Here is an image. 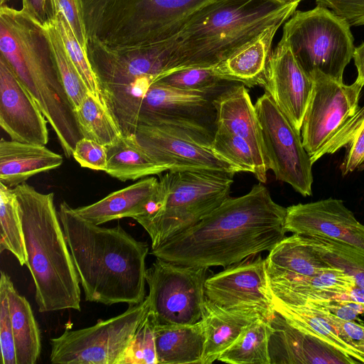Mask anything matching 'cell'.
Here are the masks:
<instances>
[{"label": "cell", "mask_w": 364, "mask_h": 364, "mask_svg": "<svg viewBox=\"0 0 364 364\" xmlns=\"http://www.w3.org/2000/svg\"><path fill=\"white\" fill-rule=\"evenodd\" d=\"M287 208L277 203L261 183L246 194L228 197L198 223L151 254L182 265L227 267L262 252L284 237Z\"/></svg>", "instance_id": "1"}, {"label": "cell", "mask_w": 364, "mask_h": 364, "mask_svg": "<svg viewBox=\"0 0 364 364\" xmlns=\"http://www.w3.org/2000/svg\"><path fill=\"white\" fill-rule=\"evenodd\" d=\"M58 213L86 301L108 306L142 302L147 242L120 225L105 228L87 221L65 201Z\"/></svg>", "instance_id": "2"}, {"label": "cell", "mask_w": 364, "mask_h": 364, "mask_svg": "<svg viewBox=\"0 0 364 364\" xmlns=\"http://www.w3.org/2000/svg\"><path fill=\"white\" fill-rule=\"evenodd\" d=\"M228 0H79L87 38L109 55L167 43L186 26Z\"/></svg>", "instance_id": "3"}, {"label": "cell", "mask_w": 364, "mask_h": 364, "mask_svg": "<svg viewBox=\"0 0 364 364\" xmlns=\"http://www.w3.org/2000/svg\"><path fill=\"white\" fill-rule=\"evenodd\" d=\"M1 55L55 132L65 156L83 138L43 23L24 9H0Z\"/></svg>", "instance_id": "4"}, {"label": "cell", "mask_w": 364, "mask_h": 364, "mask_svg": "<svg viewBox=\"0 0 364 364\" xmlns=\"http://www.w3.org/2000/svg\"><path fill=\"white\" fill-rule=\"evenodd\" d=\"M13 190L38 311H80V282L54 205V193H42L26 182Z\"/></svg>", "instance_id": "5"}, {"label": "cell", "mask_w": 364, "mask_h": 364, "mask_svg": "<svg viewBox=\"0 0 364 364\" xmlns=\"http://www.w3.org/2000/svg\"><path fill=\"white\" fill-rule=\"evenodd\" d=\"M298 5L274 0L225 1L186 26L167 43L166 75L188 68L214 67L269 26L286 22Z\"/></svg>", "instance_id": "6"}, {"label": "cell", "mask_w": 364, "mask_h": 364, "mask_svg": "<svg viewBox=\"0 0 364 364\" xmlns=\"http://www.w3.org/2000/svg\"><path fill=\"white\" fill-rule=\"evenodd\" d=\"M234 175L220 171L180 170L160 176V208L136 220L149 234L151 249L192 227L230 197Z\"/></svg>", "instance_id": "7"}, {"label": "cell", "mask_w": 364, "mask_h": 364, "mask_svg": "<svg viewBox=\"0 0 364 364\" xmlns=\"http://www.w3.org/2000/svg\"><path fill=\"white\" fill-rule=\"evenodd\" d=\"M349 24L329 9L296 11L285 22L282 41L311 77L320 73L339 82L353 58V36Z\"/></svg>", "instance_id": "8"}, {"label": "cell", "mask_w": 364, "mask_h": 364, "mask_svg": "<svg viewBox=\"0 0 364 364\" xmlns=\"http://www.w3.org/2000/svg\"><path fill=\"white\" fill-rule=\"evenodd\" d=\"M147 296L121 314L94 326L65 329L50 339V360L55 364H120L139 322L149 311Z\"/></svg>", "instance_id": "9"}, {"label": "cell", "mask_w": 364, "mask_h": 364, "mask_svg": "<svg viewBox=\"0 0 364 364\" xmlns=\"http://www.w3.org/2000/svg\"><path fill=\"white\" fill-rule=\"evenodd\" d=\"M208 269L156 257L146 270V296L156 326L191 325L202 319Z\"/></svg>", "instance_id": "10"}, {"label": "cell", "mask_w": 364, "mask_h": 364, "mask_svg": "<svg viewBox=\"0 0 364 364\" xmlns=\"http://www.w3.org/2000/svg\"><path fill=\"white\" fill-rule=\"evenodd\" d=\"M216 98L156 82L142 100L139 124L162 127L210 149L216 129Z\"/></svg>", "instance_id": "11"}, {"label": "cell", "mask_w": 364, "mask_h": 364, "mask_svg": "<svg viewBox=\"0 0 364 364\" xmlns=\"http://www.w3.org/2000/svg\"><path fill=\"white\" fill-rule=\"evenodd\" d=\"M260 127L264 163L279 181L290 185L301 196L312 195L313 162L301 133L279 109L267 92L255 104Z\"/></svg>", "instance_id": "12"}, {"label": "cell", "mask_w": 364, "mask_h": 364, "mask_svg": "<svg viewBox=\"0 0 364 364\" xmlns=\"http://www.w3.org/2000/svg\"><path fill=\"white\" fill-rule=\"evenodd\" d=\"M314 85L301 127L303 145L311 159L359 109L363 87L346 85L320 73L311 75Z\"/></svg>", "instance_id": "13"}, {"label": "cell", "mask_w": 364, "mask_h": 364, "mask_svg": "<svg viewBox=\"0 0 364 364\" xmlns=\"http://www.w3.org/2000/svg\"><path fill=\"white\" fill-rule=\"evenodd\" d=\"M255 256L207 277L205 296L212 303L224 308L255 309L271 320L275 311L268 284L266 259L260 254Z\"/></svg>", "instance_id": "14"}, {"label": "cell", "mask_w": 364, "mask_h": 364, "mask_svg": "<svg viewBox=\"0 0 364 364\" xmlns=\"http://www.w3.org/2000/svg\"><path fill=\"white\" fill-rule=\"evenodd\" d=\"M284 228L293 234L325 237L364 250V225L339 199L287 207Z\"/></svg>", "instance_id": "15"}, {"label": "cell", "mask_w": 364, "mask_h": 364, "mask_svg": "<svg viewBox=\"0 0 364 364\" xmlns=\"http://www.w3.org/2000/svg\"><path fill=\"white\" fill-rule=\"evenodd\" d=\"M314 85L313 78L280 40L270 54L262 87L300 133Z\"/></svg>", "instance_id": "16"}, {"label": "cell", "mask_w": 364, "mask_h": 364, "mask_svg": "<svg viewBox=\"0 0 364 364\" xmlns=\"http://www.w3.org/2000/svg\"><path fill=\"white\" fill-rule=\"evenodd\" d=\"M141 149L168 171L212 170L236 173L233 166L213 151L159 126L139 124L135 132Z\"/></svg>", "instance_id": "17"}, {"label": "cell", "mask_w": 364, "mask_h": 364, "mask_svg": "<svg viewBox=\"0 0 364 364\" xmlns=\"http://www.w3.org/2000/svg\"><path fill=\"white\" fill-rule=\"evenodd\" d=\"M47 119L3 56L0 57V126L12 140L46 145Z\"/></svg>", "instance_id": "18"}, {"label": "cell", "mask_w": 364, "mask_h": 364, "mask_svg": "<svg viewBox=\"0 0 364 364\" xmlns=\"http://www.w3.org/2000/svg\"><path fill=\"white\" fill-rule=\"evenodd\" d=\"M269 350L271 364H355L357 360L290 325L275 312Z\"/></svg>", "instance_id": "19"}, {"label": "cell", "mask_w": 364, "mask_h": 364, "mask_svg": "<svg viewBox=\"0 0 364 364\" xmlns=\"http://www.w3.org/2000/svg\"><path fill=\"white\" fill-rule=\"evenodd\" d=\"M161 200L159 181L150 176L74 210L87 221L100 225L124 218L136 220L148 217L159 209Z\"/></svg>", "instance_id": "20"}, {"label": "cell", "mask_w": 364, "mask_h": 364, "mask_svg": "<svg viewBox=\"0 0 364 364\" xmlns=\"http://www.w3.org/2000/svg\"><path fill=\"white\" fill-rule=\"evenodd\" d=\"M216 127L236 134L250 146L262 173L267 177V167L260 127L255 105L252 103L245 85L237 83L215 100Z\"/></svg>", "instance_id": "21"}, {"label": "cell", "mask_w": 364, "mask_h": 364, "mask_svg": "<svg viewBox=\"0 0 364 364\" xmlns=\"http://www.w3.org/2000/svg\"><path fill=\"white\" fill-rule=\"evenodd\" d=\"M272 295L284 303L303 306L310 302L349 298L356 286L352 277L341 269L291 279H268Z\"/></svg>", "instance_id": "22"}, {"label": "cell", "mask_w": 364, "mask_h": 364, "mask_svg": "<svg viewBox=\"0 0 364 364\" xmlns=\"http://www.w3.org/2000/svg\"><path fill=\"white\" fill-rule=\"evenodd\" d=\"M259 318H266L255 309H227L205 298L201 319L205 332L202 364H211L218 360V357L237 340L244 329Z\"/></svg>", "instance_id": "23"}, {"label": "cell", "mask_w": 364, "mask_h": 364, "mask_svg": "<svg viewBox=\"0 0 364 364\" xmlns=\"http://www.w3.org/2000/svg\"><path fill=\"white\" fill-rule=\"evenodd\" d=\"M62 155L45 145L15 140L0 141V183L14 188L42 172L59 168Z\"/></svg>", "instance_id": "24"}, {"label": "cell", "mask_w": 364, "mask_h": 364, "mask_svg": "<svg viewBox=\"0 0 364 364\" xmlns=\"http://www.w3.org/2000/svg\"><path fill=\"white\" fill-rule=\"evenodd\" d=\"M275 23L264 29L253 40L212 68L219 77L249 87L262 86L274 37L283 24Z\"/></svg>", "instance_id": "25"}, {"label": "cell", "mask_w": 364, "mask_h": 364, "mask_svg": "<svg viewBox=\"0 0 364 364\" xmlns=\"http://www.w3.org/2000/svg\"><path fill=\"white\" fill-rule=\"evenodd\" d=\"M265 259L268 279L314 276L338 269L323 259L305 237L298 234L284 237Z\"/></svg>", "instance_id": "26"}, {"label": "cell", "mask_w": 364, "mask_h": 364, "mask_svg": "<svg viewBox=\"0 0 364 364\" xmlns=\"http://www.w3.org/2000/svg\"><path fill=\"white\" fill-rule=\"evenodd\" d=\"M158 364H202L205 332L202 321L191 325L156 326Z\"/></svg>", "instance_id": "27"}, {"label": "cell", "mask_w": 364, "mask_h": 364, "mask_svg": "<svg viewBox=\"0 0 364 364\" xmlns=\"http://www.w3.org/2000/svg\"><path fill=\"white\" fill-rule=\"evenodd\" d=\"M8 294L10 316L15 343L16 364H34L41 350V332L26 297L18 294L10 277L1 272Z\"/></svg>", "instance_id": "28"}, {"label": "cell", "mask_w": 364, "mask_h": 364, "mask_svg": "<svg viewBox=\"0 0 364 364\" xmlns=\"http://www.w3.org/2000/svg\"><path fill=\"white\" fill-rule=\"evenodd\" d=\"M271 296L274 311L280 314L290 325L339 350L358 363H364V355L344 341L333 327L314 308L288 304L272 294Z\"/></svg>", "instance_id": "29"}, {"label": "cell", "mask_w": 364, "mask_h": 364, "mask_svg": "<svg viewBox=\"0 0 364 364\" xmlns=\"http://www.w3.org/2000/svg\"><path fill=\"white\" fill-rule=\"evenodd\" d=\"M107 151L105 172L123 182L160 175L168 171L147 155L138 144L135 135L123 136L118 142L107 147Z\"/></svg>", "instance_id": "30"}, {"label": "cell", "mask_w": 364, "mask_h": 364, "mask_svg": "<svg viewBox=\"0 0 364 364\" xmlns=\"http://www.w3.org/2000/svg\"><path fill=\"white\" fill-rule=\"evenodd\" d=\"M341 148L346 152L340 166L342 175L347 176L364 164V105L350 117L328 141L311 159L313 164L326 154Z\"/></svg>", "instance_id": "31"}, {"label": "cell", "mask_w": 364, "mask_h": 364, "mask_svg": "<svg viewBox=\"0 0 364 364\" xmlns=\"http://www.w3.org/2000/svg\"><path fill=\"white\" fill-rule=\"evenodd\" d=\"M271 320L259 318L247 326L218 360L231 364H271L269 343Z\"/></svg>", "instance_id": "32"}, {"label": "cell", "mask_w": 364, "mask_h": 364, "mask_svg": "<svg viewBox=\"0 0 364 364\" xmlns=\"http://www.w3.org/2000/svg\"><path fill=\"white\" fill-rule=\"evenodd\" d=\"M74 113L84 138L109 147L118 142L124 136L107 107L90 92L74 109Z\"/></svg>", "instance_id": "33"}, {"label": "cell", "mask_w": 364, "mask_h": 364, "mask_svg": "<svg viewBox=\"0 0 364 364\" xmlns=\"http://www.w3.org/2000/svg\"><path fill=\"white\" fill-rule=\"evenodd\" d=\"M302 236L323 259L352 277L356 285L364 289L363 249L325 237Z\"/></svg>", "instance_id": "34"}, {"label": "cell", "mask_w": 364, "mask_h": 364, "mask_svg": "<svg viewBox=\"0 0 364 364\" xmlns=\"http://www.w3.org/2000/svg\"><path fill=\"white\" fill-rule=\"evenodd\" d=\"M0 252H11L23 266L26 263L19 205L13 188L0 183Z\"/></svg>", "instance_id": "35"}, {"label": "cell", "mask_w": 364, "mask_h": 364, "mask_svg": "<svg viewBox=\"0 0 364 364\" xmlns=\"http://www.w3.org/2000/svg\"><path fill=\"white\" fill-rule=\"evenodd\" d=\"M210 149L220 159L233 166L237 173L250 172L260 183H266L267 177L262 173L252 149L243 138L216 127Z\"/></svg>", "instance_id": "36"}, {"label": "cell", "mask_w": 364, "mask_h": 364, "mask_svg": "<svg viewBox=\"0 0 364 364\" xmlns=\"http://www.w3.org/2000/svg\"><path fill=\"white\" fill-rule=\"evenodd\" d=\"M43 25L55 57L63 85L73 109H75L90 92L68 57L56 27L55 17Z\"/></svg>", "instance_id": "37"}, {"label": "cell", "mask_w": 364, "mask_h": 364, "mask_svg": "<svg viewBox=\"0 0 364 364\" xmlns=\"http://www.w3.org/2000/svg\"><path fill=\"white\" fill-rule=\"evenodd\" d=\"M157 82L188 92H199L218 97L238 83L218 77L212 68H193L172 73Z\"/></svg>", "instance_id": "38"}, {"label": "cell", "mask_w": 364, "mask_h": 364, "mask_svg": "<svg viewBox=\"0 0 364 364\" xmlns=\"http://www.w3.org/2000/svg\"><path fill=\"white\" fill-rule=\"evenodd\" d=\"M54 17L56 27L72 63L89 92L97 97L105 105L97 78L90 63L87 53L82 49L76 39L63 14L59 11H55Z\"/></svg>", "instance_id": "39"}, {"label": "cell", "mask_w": 364, "mask_h": 364, "mask_svg": "<svg viewBox=\"0 0 364 364\" xmlns=\"http://www.w3.org/2000/svg\"><path fill=\"white\" fill-rule=\"evenodd\" d=\"M155 323L149 311L136 327L120 364H158Z\"/></svg>", "instance_id": "40"}, {"label": "cell", "mask_w": 364, "mask_h": 364, "mask_svg": "<svg viewBox=\"0 0 364 364\" xmlns=\"http://www.w3.org/2000/svg\"><path fill=\"white\" fill-rule=\"evenodd\" d=\"M0 346L2 364H16L6 285L0 278Z\"/></svg>", "instance_id": "41"}, {"label": "cell", "mask_w": 364, "mask_h": 364, "mask_svg": "<svg viewBox=\"0 0 364 364\" xmlns=\"http://www.w3.org/2000/svg\"><path fill=\"white\" fill-rule=\"evenodd\" d=\"M72 156L83 168L104 171L107 169V147L94 140L84 137L78 140Z\"/></svg>", "instance_id": "42"}, {"label": "cell", "mask_w": 364, "mask_h": 364, "mask_svg": "<svg viewBox=\"0 0 364 364\" xmlns=\"http://www.w3.org/2000/svg\"><path fill=\"white\" fill-rule=\"evenodd\" d=\"M50 3L53 14L55 11L63 14L76 39L87 53V35L79 0H50Z\"/></svg>", "instance_id": "43"}, {"label": "cell", "mask_w": 364, "mask_h": 364, "mask_svg": "<svg viewBox=\"0 0 364 364\" xmlns=\"http://www.w3.org/2000/svg\"><path fill=\"white\" fill-rule=\"evenodd\" d=\"M316 2L343 18L350 26L364 25V0H316Z\"/></svg>", "instance_id": "44"}, {"label": "cell", "mask_w": 364, "mask_h": 364, "mask_svg": "<svg viewBox=\"0 0 364 364\" xmlns=\"http://www.w3.org/2000/svg\"><path fill=\"white\" fill-rule=\"evenodd\" d=\"M309 306L317 310L333 327L340 337L353 346V343H364V321H346L341 319L329 311Z\"/></svg>", "instance_id": "45"}, {"label": "cell", "mask_w": 364, "mask_h": 364, "mask_svg": "<svg viewBox=\"0 0 364 364\" xmlns=\"http://www.w3.org/2000/svg\"><path fill=\"white\" fill-rule=\"evenodd\" d=\"M23 9L44 23L54 18L50 0H22Z\"/></svg>", "instance_id": "46"}, {"label": "cell", "mask_w": 364, "mask_h": 364, "mask_svg": "<svg viewBox=\"0 0 364 364\" xmlns=\"http://www.w3.org/2000/svg\"><path fill=\"white\" fill-rule=\"evenodd\" d=\"M353 58L357 69L358 75L355 81L361 87L364 86V42L355 47Z\"/></svg>", "instance_id": "47"}, {"label": "cell", "mask_w": 364, "mask_h": 364, "mask_svg": "<svg viewBox=\"0 0 364 364\" xmlns=\"http://www.w3.org/2000/svg\"><path fill=\"white\" fill-rule=\"evenodd\" d=\"M349 299L360 305L362 316H364V289L356 285L350 291Z\"/></svg>", "instance_id": "48"}, {"label": "cell", "mask_w": 364, "mask_h": 364, "mask_svg": "<svg viewBox=\"0 0 364 364\" xmlns=\"http://www.w3.org/2000/svg\"><path fill=\"white\" fill-rule=\"evenodd\" d=\"M353 346L358 350L363 355H364V343H353Z\"/></svg>", "instance_id": "49"}, {"label": "cell", "mask_w": 364, "mask_h": 364, "mask_svg": "<svg viewBox=\"0 0 364 364\" xmlns=\"http://www.w3.org/2000/svg\"><path fill=\"white\" fill-rule=\"evenodd\" d=\"M280 4H286L289 3V0H274Z\"/></svg>", "instance_id": "50"}, {"label": "cell", "mask_w": 364, "mask_h": 364, "mask_svg": "<svg viewBox=\"0 0 364 364\" xmlns=\"http://www.w3.org/2000/svg\"><path fill=\"white\" fill-rule=\"evenodd\" d=\"M302 0H289V3H297L299 4Z\"/></svg>", "instance_id": "51"}, {"label": "cell", "mask_w": 364, "mask_h": 364, "mask_svg": "<svg viewBox=\"0 0 364 364\" xmlns=\"http://www.w3.org/2000/svg\"><path fill=\"white\" fill-rule=\"evenodd\" d=\"M358 171H363L364 170V164H361L358 168Z\"/></svg>", "instance_id": "52"}, {"label": "cell", "mask_w": 364, "mask_h": 364, "mask_svg": "<svg viewBox=\"0 0 364 364\" xmlns=\"http://www.w3.org/2000/svg\"><path fill=\"white\" fill-rule=\"evenodd\" d=\"M6 1V0H1V5L4 4V3Z\"/></svg>", "instance_id": "53"}]
</instances>
